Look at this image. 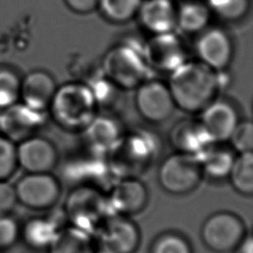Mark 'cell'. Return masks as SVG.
<instances>
[{"label": "cell", "instance_id": "3", "mask_svg": "<svg viewBox=\"0 0 253 253\" xmlns=\"http://www.w3.org/2000/svg\"><path fill=\"white\" fill-rule=\"evenodd\" d=\"M159 151L160 140L154 133L135 129L125 132L106 158L112 174L119 178L135 177L151 165Z\"/></svg>", "mask_w": 253, "mask_h": 253}, {"label": "cell", "instance_id": "6", "mask_svg": "<svg viewBox=\"0 0 253 253\" xmlns=\"http://www.w3.org/2000/svg\"><path fill=\"white\" fill-rule=\"evenodd\" d=\"M203 176L198 157L178 151L162 160L157 173L161 188L175 196L186 195L194 191Z\"/></svg>", "mask_w": 253, "mask_h": 253}, {"label": "cell", "instance_id": "33", "mask_svg": "<svg viewBox=\"0 0 253 253\" xmlns=\"http://www.w3.org/2000/svg\"><path fill=\"white\" fill-rule=\"evenodd\" d=\"M17 204L14 185L9 181H0V216L10 214Z\"/></svg>", "mask_w": 253, "mask_h": 253}, {"label": "cell", "instance_id": "35", "mask_svg": "<svg viewBox=\"0 0 253 253\" xmlns=\"http://www.w3.org/2000/svg\"><path fill=\"white\" fill-rule=\"evenodd\" d=\"M237 253H253V240L251 234H247L235 249Z\"/></svg>", "mask_w": 253, "mask_h": 253}, {"label": "cell", "instance_id": "27", "mask_svg": "<svg viewBox=\"0 0 253 253\" xmlns=\"http://www.w3.org/2000/svg\"><path fill=\"white\" fill-rule=\"evenodd\" d=\"M212 16L227 23H237L246 18L251 0H205Z\"/></svg>", "mask_w": 253, "mask_h": 253}, {"label": "cell", "instance_id": "28", "mask_svg": "<svg viewBox=\"0 0 253 253\" xmlns=\"http://www.w3.org/2000/svg\"><path fill=\"white\" fill-rule=\"evenodd\" d=\"M22 76L10 65H0V111L20 102Z\"/></svg>", "mask_w": 253, "mask_h": 253}, {"label": "cell", "instance_id": "5", "mask_svg": "<svg viewBox=\"0 0 253 253\" xmlns=\"http://www.w3.org/2000/svg\"><path fill=\"white\" fill-rule=\"evenodd\" d=\"M64 214L77 227L94 236L103 220L111 214L107 197L98 187L79 185L67 196Z\"/></svg>", "mask_w": 253, "mask_h": 253}, {"label": "cell", "instance_id": "21", "mask_svg": "<svg viewBox=\"0 0 253 253\" xmlns=\"http://www.w3.org/2000/svg\"><path fill=\"white\" fill-rule=\"evenodd\" d=\"M61 228L59 221L54 217H33L21 227L20 237L34 250H47Z\"/></svg>", "mask_w": 253, "mask_h": 253}, {"label": "cell", "instance_id": "14", "mask_svg": "<svg viewBox=\"0 0 253 253\" xmlns=\"http://www.w3.org/2000/svg\"><path fill=\"white\" fill-rule=\"evenodd\" d=\"M206 132L213 142L225 143L240 121L238 108L230 99L217 96L199 113Z\"/></svg>", "mask_w": 253, "mask_h": 253}, {"label": "cell", "instance_id": "25", "mask_svg": "<svg viewBox=\"0 0 253 253\" xmlns=\"http://www.w3.org/2000/svg\"><path fill=\"white\" fill-rule=\"evenodd\" d=\"M227 178L237 193L251 196L253 194V153H236Z\"/></svg>", "mask_w": 253, "mask_h": 253}, {"label": "cell", "instance_id": "34", "mask_svg": "<svg viewBox=\"0 0 253 253\" xmlns=\"http://www.w3.org/2000/svg\"><path fill=\"white\" fill-rule=\"evenodd\" d=\"M64 3L72 12L85 15L98 8L99 0H64Z\"/></svg>", "mask_w": 253, "mask_h": 253}, {"label": "cell", "instance_id": "23", "mask_svg": "<svg viewBox=\"0 0 253 253\" xmlns=\"http://www.w3.org/2000/svg\"><path fill=\"white\" fill-rule=\"evenodd\" d=\"M235 155V151L230 146L213 142L198 156V159L204 174L219 180L227 178Z\"/></svg>", "mask_w": 253, "mask_h": 253}, {"label": "cell", "instance_id": "29", "mask_svg": "<svg viewBox=\"0 0 253 253\" xmlns=\"http://www.w3.org/2000/svg\"><path fill=\"white\" fill-rule=\"evenodd\" d=\"M150 253H193L189 241L176 232H165L156 237Z\"/></svg>", "mask_w": 253, "mask_h": 253}, {"label": "cell", "instance_id": "24", "mask_svg": "<svg viewBox=\"0 0 253 253\" xmlns=\"http://www.w3.org/2000/svg\"><path fill=\"white\" fill-rule=\"evenodd\" d=\"M95 251L93 235L72 225L62 227L47 253H93Z\"/></svg>", "mask_w": 253, "mask_h": 253}, {"label": "cell", "instance_id": "12", "mask_svg": "<svg viewBox=\"0 0 253 253\" xmlns=\"http://www.w3.org/2000/svg\"><path fill=\"white\" fill-rule=\"evenodd\" d=\"M195 50L198 60L215 71L225 70L234 54L230 35L220 27L210 25L197 35Z\"/></svg>", "mask_w": 253, "mask_h": 253}, {"label": "cell", "instance_id": "1", "mask_svg": "<svg viewBox=\"0 0 253 253\" xmlns=\"http://www.w3.org/2000/svg\"><path fill=\"white\" fill-rule=\"evenodd\" d=\"M176 108L188 114H199L214 98L221 87L219 71L200 60H185L169 73L166 82Z\"/></svg>", "mask_w": 253, "mask_h": 253}, {"label": "cell", "instance_id": "2", "mask_svg": "<svg viewBox=\"0 0 253 253\" xmlns=\"http://www.w3.org/2000/svg\"><path fill=\"white\" fill-rule=\"evenodd\" d=\"M98 111L90 85L75 80L57 86L47 113L61 128L80 132L95 118Z\"/></svg>", "mask_w": 253, "mask_h": 253}, {"label": "cell", "instance_id": "9", "mask_svg": "<svg viewBox=\"0 0 253 253\" xmlns=\"http://www.w3.org/2000/svg\"><path fill=\"white\" fill-rule=\"evenodd\" d=\"M97 249L105 253H134L140 243L138 226L126 215L110 214L94 234Z\"/></svg>", "mask_w": 253, "mask_h": 253}, {"label": "cell", "instance_id": "30", "mask_svg": "<svg viewBox=\"0 0 253 253\" xmlns=\"http://www.w3.org/2000/svg\"><path fill=\"white\" fill-rule=\"evenodd\" d=\"M17 169L16 143L0 132V181H9Z\"/></svg>", "mask_w": 253, "mask_h": 253}, {"label": "cell", "instance_id": "18", "mask_svg": "<svg viewBox=\"0 0 253 253\" xmlns=\"http://www.w3.org/2000/svg\"><path fill=\"white\" fill-rule=\"evenodd\" d=\"M56 88V81L48 71L31 70L22 76L20 102L36 111L47 112Z\"/></svg>", "mask_w": 253, "mask_h": 253}, {"label": "cell", "instance_id": "16", "mask_svg": "<svg viewBox=\"0 0 253 253\" xmlns=\"http://www.w3.org/2000/svg\"><path fill=\"white\" fill-rule=\"evenodd\" d=\"M47 112L36 111L18 102L0 111V132L18 143L36 134L45 123Z\"/></svg>", "mask_w": 253, "mask_h": 253}, {"label": "cell", "instance_id": "36", "mask_svg": "<svg viewBox=\"0 0 253 253\" xmlns=\"http://www.w3.org/2000/svg\"><path fill=\"white\" fill-rule=\"evenodd\" d=\"M93 253H105V252H103L102 250H99V249H97V250H95Z\"/></svg>", "mask_w": 253, "mask_h": 253}, {"label": "cell", "instance_id": "32", "mask_svg": "<svg viewBox=\"0 0 253 253\" xmlns=\"http://www.w3.org/2000/svg\"><path fill=\"white\" fill-rule=\"evenodd\" d=\"M21 226L10 214L0 216V251L14 246L20 238Z\"/></svg>", "mask_w": 253, "mask_h": 253}, {"label": "cell", "instance_id": "11", "mask_svg": "<svg viewBox=\"0 0 253 253\" xmlns=\"http://www.w3.org/2000/svg\"><path fill=\"white\" fill-rule=\"evenodd\" d=\"M142 53L149 70L171 73L187 60L182 39L174 32L151 35L143 43Z\"/></svg>", "mask_w": 253, "mask_h": 253}, {"label": "cell", "instance_id": "4", "mask_svg": "<svg viewBox=\"0 0 253 253\" xmlns=\"http://www.w3.org/2000/svg\"><path fill=\"white\" fill-rule=\"evenodd\" d=\"M142 46L122 42L110 47L103 55L101 72L122 90H133L147 79L149 68Z\"/></svg>", "mask_w": 253, "mask_h": 253}, {"label": "cell", "instance_id": "31", "mask_svg": "<svg viewBox=\"0 0 253 253\" xmlns=\"http://www.w3.org/2000/svg\"><path fill=\"white\" fill-rule=\"evenodd\" d=\"M228 142L236 153L252 152L253 124L250 120H240L231 132Z\"/></svg>", "mask_w": 253, "mask_h": 253}, {"label": "cell", "instance_id": "26", "mask_svg": "<svg viewBox=\"0 0 253 253\" xmlns=\"http://www.w3.org/2000/svg\"><path fill=\"white\" fill-rule=\"evenodd\" d=\"M142 0H99L102 16L111 23L125 24L136 17Z\"/></svg>", "mask_w": 253, "mask_h": 253}, {"label": "cell", "instance_id": "17", "mask_svg": "<svg viewBox=\"0 0 253 253\" xmlns=\"http://www.w3.org/2000/svg\"><path fill=\"white\" fill-rule=\"evenodd\" d=\"M106 197L111 214L126 216L140 212L148 202L146 186L136 177L119 178Z\"/></svg>", "mask_w": 253, "mask_h": 253}, {"label": "cell", "instance_id": "13", "mask_svg": "<svg viewBox=\"0 0 253 253\" xmlns=\"http://www.w3.org/2000/svg\"><path fill=\"white\" fill-rule=\"evenodd\" d=\"M18 168L25 173H50L58 162L54 143L42 135H31L16 143Z\"/></svg>", "mask_w": 253, "mask_h": 253}, {"label": "cell", "instance_id": "8", "mask_svg": "<svg viewBox=\"0 0 253 253\" xmlns=\"http://www.w3.org/2000/svg\"><path fill=\"white\" fill-rule=\"evenodd\" d=\"M14 189L17 203L34 211L53 208L61 196V185L51 173H25Z\"/></svg>", "mask_w": 253, "mask_h": 253}, {"label": "cell", "instance_id": "19", "mask_svg": "<svg viewBox=\"0 0 253 253\" xmlns=\"http://www.w3.org/2000/svg\"><path fill=\"white\" fill-rule=\"evenodd\" d=\"M136 17L150 35L174 32L177 25V3L174 0H142Z\"/></svg>", "mask_w": 253, "mask_h": 253}, {"label": "cell", "instance_id": "22", "mask_svg": "<svg viewBox=\"0 0 253 253\" xmlns=\"http://www.w3.org/2000/svg\"><path fill=\"white\" fill-rule=\"evenodd\" d=\"M211 13L204 0H183L177 4V25L183 33L198 35L211 19Z\"/></svg>", "mask_w": 253, "mask_h": 253}, {"label": "cell", "instance_id": "20", "mask_svg": "<svg viewBox=\"0 0 253 253\" xmlns=\"http://www.w3.org/2000/svg\"><path fill=\"white\" fill-rule=\"evenodd\" d=\"M169 139L178 152L197 157L213 143L199 119H184L176 123L170 130Z\"/></svg>", "mask_w": 253, "mask_h": 253}, {"label": "cell", "instance_id": "15", "mask_svg": "<svg viewBox=\"0 0 253 253\" xmlns=\"http://www.w3.org/2000/svg\"><path fill=\"white\" fill-rule=\"evenodd\" d=\"M80 132L89 153L102 157H107L125 133L121 123L111 114H97Z\"/></svg>", "mask_w": 253, "mask_h": 253}, {"label": "cell", "instance_id": "7", "mask_svg": "<svg viewBox=\"0 0 253 253\" xmlns=\"http://www.w3.org/2000/svg\"><path fill=\"white\" fill-rule=\"evenodd\" d=\"M245 235L246 227L242 219L237 214L226 211L210 215L201 228L203 242L215 253L234 251Z\"/></svg>", "mask_w": 253, "mask_h": 253}, {"label": "cell", "instance_id": "10", "mask_svg": "<svg viewBox=\"0 0 253 253\" xmlns=\"http://www.w3.org/2000/svg\"><path fill=\"white\" fill-rule=\"evenodd\" d=\"M134 105L140 117L154 125L167 122L176 109L167 83L148 78L135 88Z\"/></svg>", "mask_w": 253, "mask_h": 253}]
</instances>
